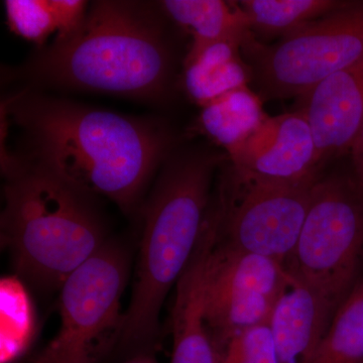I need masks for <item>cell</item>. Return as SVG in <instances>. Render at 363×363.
<instances>
[{
	"label": "cell",
	"instance_id": "8fae6325",
	"mask_svg": "<svg viewBox=\"0 0 363 363\" xmlns=\"http://www.w3.org/2000/svg\"><path fill=\"white\" fill-rule=\"evenodd\" d=\"M217 238L218 226L210 203L197 247L176 284L171 363H220L206 323L207 267Z\"/></svg>",
	"mask_w": 363,
	"mask_h": 363
},
{
	"label": "cell",
	"instance_id": "9c48e42d",
	"mask_svg": "<svg viewBox=\"0 0 363 363\" xmlns=\"http://www.w3.org/2000/svg\"><path fill=\"white\" fill-rule=\"evenodd\" d=\"M290 278L277 260L236 250L217 238L207 267L206 323L220 355L240 332L269 323Z\"/></svg>",
	"mask_w": 363,
	"mask_h": 363
},
{
	"label": "cell",
	"instance_id": "cb8c5ba5",
	"mask_svg": "<svg viewBox=\"0 0 363 363\" xmlns=\"http://www.w3.org/2000/svg\"><path fill=\"white\" fill-rule=\"evenodd\" d=\"M125 363H157V362L155 359L154 355L147 353V354H140L131 357Z\"/></svg>",
	"mask_w": 363,
	"mask_h": 363
},
{
	"label": "cell",
	"instance_id": "7402d4cb",
	"mask_svg": "<svg viewBox=\"0 0 363 363\" xmlns=\"http://www.w3.org/2000/svg\"><path fill=\"white\" fill-rule=\"evenodd\" d=\"M51 4L58 26L56 40L69 39L84 25L89 9L87 2L83 0H51Z\"/></svg>",
	"mask_w": 363,
	"mask_h": 363
},
{
	"label": "cell",
	"instance_id": "7a4b0ae2",
	"mask_svg": "<svg viewBox=\"0 0 363 363\" xmlns=\"http://www.w3.org/2000/svg\"><path fill=\"white\" fill-rule=\"evenodd\" d=\"M26 72L54 87L159 101L168 95L173 59L149 6L102 0L75 35L42 50Z\"/></svg>",
	"mask_w": 363,
	"mask_h": 363
},
{
	"label": "cell",
	"instance_id": "ffe728a7",
	"mask_svg": "<svg viewBox=\"0 0 363 363\" xmlns=\"http://www.w3.org/2000/svg\"><path fill=\"white\" fill-rule=\"evenodd\" d=\"M4 7L11 32L40 47L58 30L51 0H6Z\"/></svg>",
	"mask_w": 363,
	"mask_h": 363
},
{
	"label": "cell",
	"instance_id": "277c9868",
	"mask_svg": "<svg viewBox=\"0 0 363 363\" xmlns=\"http://www.w3.org/2000/svg\"><path fill=\"white\" fill-rule=\"evenodd\" d=\"M4 171L1 241L21 276L56 288L106 245L89 199L49 169L16 157Z\"/></svg>",
	"mask_w": 363,
	"mask_h": 363
},
{
	"label": "cell",
	"instance_id": "ba28073f",
	"mask_svg": "<svg viewBox=\"0 0 363 363\" xmlns=\"http://www.w3.org/2000/svg\"><path fill=\"white\" fill-rule=\"evenodd\" d=\"M128 255L107 242L61 286L58 334L28 363H98L118 343Z\"/></svg>",
	"mask_w": 363,
	"mask_h": 363
},
{
	"label": "cell",
	"instance_id": "6da1fadb",
	"mask_svg": "<svg viewBox=\"0 0 363 363\" xmlns=\"http://www.w3.org/2000/svg\"><path fill=\"white\" fill-rule=\"evenodd\" d=\"M7 111L25 133L26 161L49 169L88 195H102L124 213L135 211L173 138L157 121L121 116L30 92Z\"/></svg>",
	"mask_w": 363,
	"mask_h": 363
},
{
	"label": "cell",
	"instance_id": "3957f363",
	"mask_svg": "<svg viewBox=\"0 0 363 363\" xmlns=\"http://www.w3.org/2000/svg\"><path fill=\"white\" fill-rule=\"evenodd\" d=\"M226 154L189 150L171 154L143 209L135 288L118 343L136 355L156 347L167 296L188 266L211 202L212 182Z\"/></svg>",
	"mask_w": 363,
	"mask_h": 363
},
{
	"label": "cell",
	"instance_id": "2e32d148",
	"mask_svg": "<svg viewBox=\"0 0 363 363\" xmlns=\"http://www.w3.org/2000/svg\"><path fill=\"white\" fill-rule=\"evenodd\" d=\"M269 117L262 100L250 87L231 91L202 107V130L227 156L242 145Z\"/></svg>",
	"mask_w": 363,
	"mask_h": 363
},
{
	"label": "cell",
	"instance_id": "30bf717a",
	"mask_svg": "<svg viewBox=\"0 0 363 363\" xmlns=\"http://www.w3.org/2000/svg\"><path fill=\"white\" fill-rule=\"evenodd\" d=\"M227 157L234 166L269 180L298 182L321 175L311 128L300 111L267 117Z\"/></svg>",
	"mask_w": 363,
	"mask_h": 363
},
{
	"label": "cell",
	"instance_id": "9a60e30c",
	"mask_svg": "<svg viewBox=\"0 0 363 363\" xmlns=\"http://www.w3.org/2000/svg\"><path fill=\"white\" fill-rule=\"evenodd\" d=\"M184 70L186 91L201 107L252 82L250 67L238 43H216L197 54L187 55Z\"/></svg>",
	"mask_w": 363,
	"mask_h": 363
},
{
	"label": "cell",
	"instance_id": "4fadbf2b",
	"mask_svg": "<svg viewBox=\"0 0 363 363\" xmlns=\"http://www.w3.org/2000/svg\"><path fill=\"white\" fill-rule=\"evenodd\" d=\"M335 310L324 298L291 276L271 319L279 363H314Z\"/></svg>",
	"mask_w": 363,
	"mask_h": 363
},
{
	"label": "cell",
	"instance_id": "e0dca14e",
	"mask_svg": "<svg viewBox=\"0 0 363 363\" xmlns=\"http://www.w3.org/2000/svg\"><path fill=\"white\" fill-rule=\"evenodd\" d=\"M253 35L285 37L308 23L331 13L343 0H242Z\"/></svg>",
	"mask_w": 363,
	"mask_h": 363
},
{
	"label": "cell",
	"instance_id": "5bb4252c",
	"mask_svg": "<svg viewBox=\"0 0 363 363\" xmlns=\"http://www.w3.org/2000/svg\"><path fill=\"white\" fill-rule=\"evenodd\" d=\"M162 11L192 35L187 55L221 42L242 45L252 33L247 14L235 1L223 0H166Z\"/></svg>",
	"mask_w": 363,
	"mask_h": 363
},
{
	"label": "cell",
	"instance_id": "7c38bea8",
	"mask_svg": "<svg viewBox=\"0 0 363 363\" xmlns=\"http://www.w3.org/2000/svg\"><path fill=\"white\" fill-rule=\"evenodd\" d=\"M320 164L350 152L363 128V61L336 72L298 97Z\"/></svg>",
	"mask_w": 363,
	"mask_h": 363
},
{
	"label": "cell",
	"instance_id": "603a6c76",
	"mask_svg": "<svg viewBox=\"0 0 363 363\" xmlns=\"http://www.w3.org/2000/svg\"><path fill=\"white\" fill-rule=\"evenodd\" d=\"M348 152H350L353 171H354L353 178L363 193V128L358 133Z\"/></svg>",
	"mask_w": 363,
	"mask_h": 363
},
{
	"label": "cell",
	"instance_id": "52a82bcc",
	"mask_svg": "<svg viewBox=\"0 0 363 363\" xmlns=\"http://www.w3.org/2000/svg\"><path fill=\"white\" fill-rule=\"evenodd\" d=\"M211 206L221 242L264 255L286 267L295 250L322 175L298 182L269 180L234 166H221Z\"/></svg>",
	"mask_w": 363,
	"mask_h": 363
},
{
	"label": "cell",
	"instance_id": "8992f818",
	"mask_svg": "<svg viewBox=\"0 0 363 363\" xmlns=\"http://www.w3.org/2000/svg\"><path fill=\"white\" fill-rule=\"evenodd\" d=\"M362 262V191L353 177L322 176L286 272L337 311L357 285Z\"/></svg>",
	"mask_w": 363,
	"mask_h": 363
},
{
	"label": "cell",
	"instance_id": "5b68a950",
	"mask_svg": "<svg viewBox=\"0 0 363 363\" xmlns=\"http://www.w3.org/2000/svg\"><path fill=\"white\" fill-rule=\"evenodd\" d=\"M241 54L262 101L301 97L332 74L363 61V0L343 1L274 45L250 33Z\"/></svg>",
	"mask_w": 363,
	"mask_h": 363
},
{
	"label": "cell",
	"instance_id": "ac0fdd59",
	"mask_svg": "<svg viewBox=\"0 0 363 363\" xmlns=\"http://www.w3.org/2000/svg\"><path fill=\"white\" fill-rule=\"evenodd\" d=\"M314 363H363V279L332 318Z\"/></svg>",
	"mask_w": 363,
	"mask_h": 363
},
{
	"label": "cell",
	"instance_id": "44dd1931",
	"mask_svg": "<svg viewBox=\"0 0 363 363\" xmlns=\"http://www.w3.org/2000/svg\"><path fill=\"white\" fill-rule=\"evenodd\" d=\"M220 363H279L269 323L234 336L224 348Z\"/></svg>",
	"mask_w": 363,
	"mask_h": 363
},
{
	"label": "cell",
	"instance_id": "d6986e66",
	"mask_svg": "<svg viewBox=\"0 0 363 363\" xmlns=\"http://www.w3.org/2000/svg\"><path fill=\"white\" fill-rule=\"evenodd\" d=\"M33 333L30 298L16 279L1 281V363H13L25 353Z\"/></svg>",
	"mask_w": 363,
	"mask_h": 363
}]
</instances>
